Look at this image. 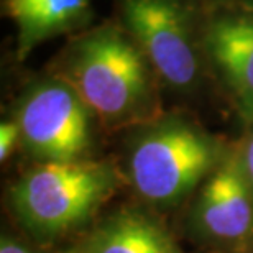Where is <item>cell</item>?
Returning a JSON list of instances; mask_svg holds the SVG:
<instances>
[{"mask_svg":"<svg viewBox=\"0 0 253 253\" xmlns=\"http://www.w3.org/2000/svg\"><path fill=\"white\" fill-rule=\"evenodd\" d=\"M107 128L145 125L160 117L153 66L115 18L73 35L51 66Z\"/></svg>","mask_w":253,"mask_h":253,"instance_id":"cell-1","label":"cell"},{"mask_svg":"<svg viewBox=\"0 0 253 253\" xmlns=\"http://www.w3.org/2000/svg\"><path fill=\"white\" fill-rule=\"evenodd\" d=\"M114 18L131 35L160 83L189 94L207 69L204 0H114Z\"/></svg>","mask_w":253,"mask_h":253,"instance_id":"cell-2","label":"cell"},{"mask_svg":"<svg viewBox=\"0 0 253 253\" xmlns=\"http://www.w3.org/2000/svg\"><path fill=\"white\" fill-rule=\"evenodd\" d=\"M219 141L192 120L160 115L135 140L130 178L145 199L171 204L219 166Z\"/></svg>","mask_w":253,"mask_h":253,"instance_id":"cell-3","label":"cell"},{"mask_svg":"<svg viewBox=\"0 0 253 253\" xmlns=\"http://www.w3.org/2000/svg\"><path fill=\"white\" fill-rule=\"evenodd\" d=\"M112 179L107 166L92 160L43 161L13 186L12 199L30 229L56 235L87 219Z\"/></svg>","mask_w":253,"mask_h":253,"instance_id":"cell-4","label":"cell"},{"mask_svg":"<svg viewBox=\"0 0 253 253\" xmlns=\"http://www.w3.org/2000/svg\"><path fill=\"white\" fill-rule=\"evenodd\" d=\"M94 119L83 99L53 74L25 90L13 117L22 143L43 161L83 160L92 143Z\"/></svg>","mask_w":253,"mask_h":253,"instance_id":"cell-5","label":"cell"},{"mask_svg":"<svg viewBox=\"0 0 253 253\" xmlns=\"http://www.w3.org/2000/svg\"><path fill=\"white\" fill-rule=\"evenodd\" d=\"M204 54L240 120L253 128V10L207 7Z\"/></svg>","mask_w":253,"mask_h":253,"instance_id":"cell-6","label":"cell"},{"mask_svg":"<svg viewBox=\"0 0 253 253\" xmlns=\"http://www.w3.org/2000/svg\"><path fill=\"white\" fill-rule=\"evenodd\" d=\"M252 188L242 155L225 156L201 192L197 217L202 229L217 240L247 239L253 229Z\"/></svg>","mask_w":253,"mask_h":253,"instance_id":"cell-7","label":"cell"},{"mask_svg":"<svg viewBox=\"0 0 253 253\" xmlns=\"http://www.w3.org/2000/svg\"><path fill=\"white\" fill-rule=\"evenodd\" d=\"M5 12L17 30L20 61L48 40L83 32L94 17L92 0H5Z\"/></svg>","mask_w":253,"mask_h":253,"instance_id":"cell-8","label":"cell"},{"mask_svg":"<svg viewBox=\"0 0 253 253\" xmlns=\"http://www.w3.org/2000/svg\"><path fill=\"white\" fill-rule=\"evenodd\" d=\"M89 253H178L161 225L140 212L114 215L90 239Z\"/></svg>","mask_w":253,"mask_h":253,"instance_id":"cell-9","label":"cell"},{"mask_svg":"<svg viewBox=\"0 0 253 253\" xmlns=\"http://www.w3.org/2000/svg\"><path fill=\"white\" fill-rule=\"evenodd\" d=\"M18 141H22L20 126L15 120H7L0 125V160L5 161L12 155Z\"/></svg>","mask_w":253,"mask_h":253,"instance_id":"cell-10","label":"cell"},{"mask_svg":"<svg viewBox=\"0 0 253 253\" xmlns=\"http://www.w3.org/2000/svg\"><path fill=\"white\" fill-rule=\"evenodd\" d=\"M207 7H234V8H247L253 10V0H204Z\"/></svg>","mask_w":253,"mask_h":253,"instance_id":"cell-11","label":"cell"},{"mask_svg":"<svg viewBox=\"0 0 253 253\" xmlns=\"http://www.w3.org/2000/svg\"><path fill=\"white\" fill-rule=\"evenodd\" d=\"M242 160H244L247 174H249V178H250L252 184H253V133L250 135V138L247 140L244 153H242Z\"/></svg>","mask_w":253,"mask_h":253,"instance_id":"cell-12","label":"cell"},{"mask_svg":"<svg viewBox=\"0 0 253 253\" xmlns=\"http://www.w3.org/2000/svg\"><path fill=\"white\" fill-rule=\"evenodd\" d=\"M0 253H32V252L28 249H25L23 245H18L12 240L3 239L2 245H0Z\"/></svg>","mask_w":253,"mask_h":253,"instance_id":"cell-13","label":"cell"}]
</instances>
